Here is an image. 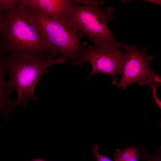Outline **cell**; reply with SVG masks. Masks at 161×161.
Here are the masks:
<instances>
[{
    "label": "cell",
    "instance_id": "obj_1",
    "mask_svg": "<svg viewBox=\"0 0 161 161\" xmlns=\"http://www.w3.org/2000/svg\"><path fill=\"white\" fill-rule=\"evenodd\" d=\"M0 32L3 52L40 57L53 55L35 13L29 8L17 5L1 14Z\"/></svg>",
    "mask_w": 161,
    "mask_h": 161
},
{
    "label": "cell",
    "instance_id": "obj_2",
    "mask_svg": "<svg viewBox=\"0 0 161 161\" xmlns=\"http://www.w3.org/2000/svg\"><path fill=\"white\" fill-rule=\"evenodd\" d=\"M66 63L61 58L56 59L54 55L40 57L8 53L6 58L2 56L0 65L10 76L5 81L7 90L9 92H15L18 95V99L13 102L10 109L21 105L27 107L28 100H38L34 92L39 80L48 72L49 67Z\"/></svg>",
    "mask_w": 161,
    "mask_h": 161
},
{
    "label": "cell",
    "instance_id": "obj_3",
    "mask_svg": "<svg viewBox=\"0 0 161 161\" xmlns=\"http://www.w3.org/2000/svg\"><path fill=\"white\" fill-rule=\"evenodd\" d=\"M115 10L104 4L83 6L74 0L70 6L66 24L75 31L82 33L95 47L122 46L108 26V22L114 18Z\"/></svg>",
    "mask_w": 161,
    "mask_h": 161
},
{
    "label": "cell",
    "instance_id": "obj_4",
    "mask_svg": "<svg viewBox=\"0 0 161 161\" xmlns=\"http://www.w3.org/2000/svg\"><path fill=\"white\" fill-rule=\"evenodd\" d=\"M53 55L67 62L77 66L84 63L81 58V38L85 36L68 26L66 21H60L33 11Z\"/></svg>",
    "mask_w": 161,
    "mask_h": 161
},
{
    "label": "cell",
    "instance_id": "obj_5",
    "mask_svg": "<svg viewBox=\"0 0 161 161\" xmlns=\"http://www.w3.org/2000/svg\"><path fill=\"white\" fill-rule=\"evenodd\" d=\"M124 48L126 57L117 87L125 89L133 83L151 89L161 87V77L151 69L150 64L153 57L147 54L146 47L139 49L125 44Z\"/></svg>",
    "mask_w": 161,
    "mask_h": 161
},
{
    "label": "cell",
    "instance_id": "obj_6",
    "mask_svg": "<svg viewBox=\"0 0 161 161\" xmlns=\"http://www.w3.org/2000/svg\"><path fill=\"white\" fill-rule=\"evenodd\" d=\"M122 46L95 47L84 42L81 44V58L84 63L87 62L92 66V71L87 80L93 75L102 73L112 78V84L117 82L118 75L121 73L126 57V52Z\"/></svg>",
    "mask_w": 161,
    "mask_h": 161
},
{
    "label": "cell",
    "instance_id": "obj_7",
    "mask_svg": "<svg viewBox=\"0 0 161 161\" xmlns=\"http://www.w3.org/2000/svg\"><path fill=\"white\" fill-rule=\"evenodd\" d=\"M71 0H20L17 5L29 8L36 13L59 21H66Z\"/></svg>",
    "mask_w": 161,
    "mask_h": 161
},
{
    "label": "cell",
    "instance_id": "obj_8",
    "mask_svg": "<svg viewBox=\"0 0 161 161\" xmlns=\"http://www.w3.org/2000/svg\"><path fill=\"white\" fill-rule=\"evenodd\" d=\"M5 71L0 65V109L3 115H7L9 117L10 110L9 104L10 102L8 92L4 80Z\"/></svg>",
    "mask_w": 161,
    "mask_h": 161
},
{
    "label": "cell",
    "instance_id": "obj_9",
    "mask_svg": "<svg viewBox=\"0 0 161 161\" xmlns=\"http://www.w3.org/2000/svg\"><path fill=\"white\" fill-rule=\"evenodd\" d=\"M140 151L134 146L126 147L123 150L118 148L113 155L114 161H138L141 157Z\"/></svg>",
    "mask_w": 161,
    "mask_h": 161
},
{
    "label": "cell",
    "instance_id": "obj_10",
    "mask_svg": "<svg viewBox=\"0 0 161 161\" xmlns=\"http://www.w3.org/2000/svg\"><path fill=\"white\" fill-rule=\"evenodd\" d=\"M18 0H0V11L11 10L17 6Z\"/></svg>",
    "mask_w": 161,
    "mask_h": 161
},
{
    "label": "cell",
    "instance_id": "obj_11",
    "mask_svg": "<svg viewBox=\"0 0 161 161\" xmlns=\"http://www.w3.org/2000/svg\"><path fill=\"white\" fill-rule=\"evenodd\" d=\"M98 148L97 144H95L92 148V152L96 161H114L112 160L107 156L99 154L97 151Z\"/></svg>",
    "mask_w": 161,
    "mask_h": 161
},
{
    "label": "cell",
    "instance_id": "obj_12",
    "mask_svg": "<svg viewBox=\"0 0 161 161\" xmlns=\"http://www.w3.org/2000/svg\"><path fill=\"white\" fill-rule=\"evenodd\" d=\"M141 157L145 159L147 161H161V153L160 152L157 153L153 157L148 155L145 152L141 154Z\"/></svg>",
    "mask_w": 161,
    "mask_h": 161
},
{
    "label": "cell",
    "instance_id": "obj_13",
    "mask_svg": "<svg viewBox=\"0 0 161 161\" xmlns=\"http://www.w3.org/2000/svg\"><path fill=\"white\" fill-rule=\"evenodd\" d=\"M74 1L78 4L82 3L87 5H97L104 4L103 1L100 0H77Z\"/></svg>",
    "mask_w": 161,
    "mask_h": 161
},
{
    "label": "cell",
    "instance_id": "obj_14",
    "mask_svg": "<svg viewBox=\"0 0 161 161\" xmlns=\"http://www.w3.org/2000/svg\"><path fill=\"white\" fill-rule=\"evenodd\" d=\"M151 89L152 91V96L153 100L157 104L158 108L161 111V100L159 99L157 95L156 92L157 89L156 88L154 87ZM160 126L161 128V123H160Z\"/></svg>",
    "mask_w": 161,
    "mask_h": 161
},
{
    "label": "cell",
    "instance_id": "obj_15",
    "mask_svg": "<svg viewBox=\"0 0 161 161\" xmlns=\"http://www.w3.org/2000/svg\"><path fill=\"white\" fill-rule=\"evenodd\" d=\"M145 1L149 2L154 4H158L161 6V0H145Z\"/></svg>",
    "mask_w": 161,
    "mask_h": 161
},
{
    "label": "cell",
    "instance_id": "obj_16",
    "mask_svg": "<svg viewBox=\"0 0 161 161\" xmlns=\"http://www.w3.org/2000/svg\"><path fill=\"white\" fill-rule=\"evenodd\" d=\"M32 161H47L43 159H35Z\"/></svg>",
    "mask_w": 161,
    "mask_h": 161
},
{
    "label": "cell",
    "instance_id": "obj_17",
    "mask_svg": "<svg viewBox=\"0 0 161 161\" xmlns=\"http://www.w3.org/2000/svg\"><path fill=\"white\" fill-rule=\"evenodd\" d=\"M160 153H161V146L160 147Z\"/></svg>",
    "mask_w": 161,
    "mask_h": 161
}]
</instances>
